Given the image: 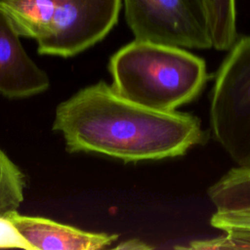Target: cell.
Segmentation results:
<instances>
[{
	"instance_id": "6da1fadb",
	"label": "cell",
	"mask_w": 250,
	"mask_h": 250,
	"mask_svg": "<svg viewBox=\"0 0 250 250\" xmlns=\"http://www.w3.org/2000/svg\"><path fill=\"white\" fill-rule=\"evenodd\" d=\"M53 130L62 135L69 152H97L125 162L180 156L206 141L196 116L142 106L104 81L61 103Z\"/></svg>"
},
{
	"instance_id": "7a4b0ae2",
	"label": "cell",
	"mask_w": 250,
	"mask_h": 250,
	"mask_svg": "<svg viewBox=\"0 0 250 250\" xmlns=\"http://www.w3.org/2000/svg\"><path fill=\"white\" fill-rule=\"evenodd\" d=\"M111 86L142 106L174 111L194 100L208 79L205 62L183 48L136 40L108 62Z\"/></svg>"
},
{
	"instance_id": "3957f363",
	"label": "cell",
	"mask_w": 250,
	"mask_h": 250,
	"mask_svg": "<svg viewBox=\"0 0 250 250\" xmlns=\"http://www.w3.org/2000/svg\"><path fill=\"white\" fill-rule=\"evenodd\" d=\"M121 0H0L19 33L41 55L72 57L103 40L116 24Z\"/></svg>"
},
{
	"instance_id": "277c9868",
	"label": "cell",
	"mask_w": 250,
	"mask_h": 250,
	"mask_svg": "<svg viewBox=\"0 0 250 250\" xmlns=\"http://www.w3.org/2000/svg\"><path fill=\"white\" fill-rule=\"evenodd\" d=\"M210 125L229 157L238 166H250V36L234 43L218 71Z\"/></svg>"
},
{
	"instance_id": "5b68a950",
	"label": "cell",
	"mask_w": 250,
	"mask_h": 250,
	"mask_svg": "<svg viewBox=\"0 0 250 250\" xmlns=\"http://www.w3.org/2000/svg\"><path fill=\"white\" fill-rule=\"evenodd\" d=\"M135 39L190 49L213 48L204 0H124Z\"/></svg>"
},
{
	"instance_id": "8992f818",
	"label": "cell",
	"mask_w": 250,
	"mask_h": 250,
	"mask_svg": "<svg viewBox=\"0 0 250 250\" xmlns=\"http://www.w3.org/2000/svg\"><path fill=\"white\" fill-rule=\"evenodd\" d=\"M20 36L11 19L0 10V94L11 99L38 95L50 86L47 73L24 51Z\"/></svg>"
},
{
	"instance_id": "52a82bcc",
	"label": "cell",
	"mask_w": 250,
	"mask_h": 250,
	"mask_svg": "<svg viewBox=\"0 0 250 250\" xmlns=\"http://www.w3.org/2000/svg\"><path fill=\"white\" fill-rule=\"evenodd\" d=\"M8 216L34 250H98L118 239L117 234L90 232L47 218L21 215L18 211Z\"/></svg>"
},
{
	"instance_id": "ba28073f",
	"label": "cell",
	"mask_w": 250,
	"mask_h": 250,
	"mask_svg": "<svg viewBox=\"0 0 250 250\" xmlns=\"http://www.w3.org/2000/svg\"><path fill=\"white\" fill-rule=\"evenodd\" d=\"M217 212L250 218V166L227 172L208 189Z\"/></svg>"
},
{
	"instance_id": "9c48e42d",
	"label": "cell",
	"mask_w": 250,
	"mask_h": 250,
	"mask_svg": "<svg viewBox=\"0 0 250 250\" xmlns=\"http://www.w3.org/2000/svg\"><path fill=\"white\" fill-rule=\"evenodd\" d=\"M213 228L221 230L218 237L191 242L192 249H250V218L214 212Z\"/></svg>"
},
{
	"instance_id": "30bf717a",
	"label": "cell",
	"mask_w": 250,
	"mask_h": 250,
	"mask_svg": "<svg viewBox=\"0 0 250 250\" xmlns=\"http://www.w3.org/2000/svg\"><path fill=\"white\" fill-rule=\"evenodd\" d=\"M207 8L213 48L230 50L236 42L235 0H204Z\"/></svg>"
},
{
	"instance_id": "8fae6325",
	"label": "cell",
	"mask_w": 250,
	"mask_h": 250,
	"mask_svg": "<svg viewBox=\"0 0 250 250\" xmlns=\"http://www.w3.org/2000/svg\"><path fill=\"white\" fill-rule=\"evenodd\" d=\"M25 177L19 167L0 148V215L18 211L23 201Z\"/></svg>"
},
{
	"instance_id": "7c38bea8",
	"label": "cell",
	"mask_w": 250,
	"mask_h": 250,
	"mask_svg": "<svg viewBox=\"0 0 250 250\" xmlns=\"http://www.w3.org/2000/svg\"><path fill=\"white\" fill-rule=\"evenodd\" d=\"M0 248H21L34 250L23 237L9 216L0 215Z\"/></svg>"
},
{
	"instance_id": "4fadbf2b",
	"label": "cell",
	"mask_w": 250,
	"mask_h": 250,
	"mask_svg": "<svg viewBox=\"0 0 250 250\" xmlns=\"http://www.w3.org/2000/svg\"><path fill=\"white\" fill-rule=\"evenodd\" d=\"M116 249H127V250H136V249H149L151 248L149 245L146 244L144 241H141L139 239H130L127 241H124L120 244H118Z\"/></svg>"
}]
</instances>
